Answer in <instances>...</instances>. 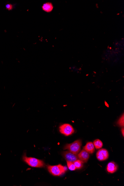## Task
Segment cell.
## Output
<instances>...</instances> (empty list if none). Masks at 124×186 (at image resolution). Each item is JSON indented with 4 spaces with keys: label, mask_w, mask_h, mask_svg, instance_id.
<instances>
[{
    "label": "cell",
    "mask_w": 124,
    "mask_h": 186,
    "mask_svg": "<svg viewBox=\"0 0 124 186\" xmlns=\"http://www.w3.org/2000/svg\"><path fill=\"white\" fill-rule=\"evenodd\" d=\"M77 157L78 159L83 163H86L88 160L90 155L88 152L83 149L79 154H77Z\"/></svg>",
    "instance_id": "obj_7"
},
{
    "label": "cell",
    "mask_w": 124,
    "mask_h": 186,
    "mask_svg": "<svg viewBox=\"0 0 124 186\" xmlns=\"http://www.w3.org/2000/svg\"><path fill=\"white\" fill-rule=\"evenodd\" d=\"M82 142L81 140H78L70 144H67L64 148V150H68L73 154L77 155L80 151Z\"/></svg>",
    "instance_id": "obj_3"
},
{
    "label": "cell",
    "mask_w": 124,
    "mask_h": 186,
    "mask_svg": "<svg viewBox=\"0 0 124 186\" xmlns=\"http://www.w3.org/2000/svg\"><path fill=\"white\" fill-rule=\"evenodd\" d=\"M93 143L94 146L97 149H100L103 147V143L99 139L95 140L93 142Z\"/></svg>",
    "instance_id": "obj_11"
},
{
    "label": "cell",
    "mask_w": 124,
    "mask_h": 186,
    "mask_svg": "<svg viewBox=\"0 0 124 186\" xmlns=\"http://www.w3.org/2000/svg\"><path fill=\"white\" fill-rule=\"evenodd\" d=\"M83 149L87 151L89 154H93L95 151V147L93 143L92 142H89L83 147Z\"/></svg>",
    "instance_id": "obj_9"
},
{
    "label": "cell",
    "mask_w": 124,
    "mask_h": 186,
    "mask_svg": "<svg viewBox=\"0 0 124 186\" xmlns=\"http://www.w3.org/2000/svg\"><path fill=\"white\" fill-rule=\"evenodd\" d=\"M47 168L50 173L55 176L62 175L65 173L67 170L66 167L63 166L61 164L54 166L48 165Z\"/></svg>",
    "instance_id": "obj_1"
},
{
    "label": "cell",
    "mask_w": 124,
    "mask_h": 186,
    "mask_svg": "<svg viewBox=\"0 0 124 186\" xmlns=\"http://www.w3.org/2000/svg\"><path fill=\"white\" fill-rule=\"evenodd\" d=\"M6 9L9 11L12 10L13 9V6L11 4H8L6 5Z\"/></svg>",
    "instance_id": "obj_15"
},
{
    "label": "cell",
    "mask_w": 124,
    "mask_h": 186,
    "mask_svg": "<svg viewBox=\"0 0 124 186\" xmlns=\"http://www.w3.org/2000/svg\"><path fill=\"white\" fill-rule=\"evenodd\" d=\"M67 166L69 169L71 171H75L77 169L76 167L75 166L74 162L67 161Z\"/></svg>",
    "instance_id": "obj_13"
},
{
    "label": "cell",
    "mask_w": 124,
    "mask_h": 186,
    "mask_svg": "<svg viewBox=\"0 0 124 186\" xmlns=\"http://www.w3.org/2000/svg\"><path fill=\"white\" fill-rule=\"evenodd\" d=\"M62 155L67 161L74 162L78 160L77 155L72 153L69 151H65L63 152Z\"/></svg>",
    "instance_id": "obj_5"
},
{
    "label": "cell",
    "mask_w": 124,
    "mask_h": 186,
    "mask_svg": "<svg viewBox=\"0 0 124 186\" xmlns=\"http://www.w3.org/2000/svg\"><path fill=\"white\" fill-rule=\"evenodd\" d=\"M118 166L114 162H109L107 166V170L109 173H113L117 171Z\"/></svg>",
    "instance_id": "obj_8"
},
{
    "label": "cell",
    "mask_w": 124,
    "mask_h": 186,
    "mask_svg": "<svg viewBox=\"0 0 124 186\" xmlns=\"http://www.w3.org/2000/svg\"><path fill=\"white\" fill-rule=\"evenodd\" d=\"M42 9L43 11L47 12H51L53 9V4L50 2L45 3L42 6Z\"/></svg>",
    "instance_id": "obj_10"
},
{
    "label": "cell",
    "mask_w": 124,
    "mask_h": 186,
    "mask_svg": "<svg viewBox=\"0 0 124 186\" xmlns=\"http://www.w3.org/2000/svg\"><path fill=\"white\" fill-rule=\"evenodd\" d=\"M122 133V135H123V136H124V128H122L121 130Z\"/></svg>",
    "instance_id": "obj_16"
},
{
    "label": "cell",
    "mask_w": 124,
    "mask_h": 186,
    "mask_svg": "<svg viewBox=\"0 0 124 186\" xmlns=\"http://www.w3.org/2000/svg\"><path fill=\"white\" fill-rule=\"evenodd\" d=\"M59 131L62 134L68 136L74 133V129L73 127L68 124H64L59 127Z\"/></svg>",
    "instance_id": "obj_4"
},
{
    "label": "cell",
    "mask_w": 124,
    "mask_h": 186,
    "mask_svg": "<svg viewBox=\"0 0 124 186\" xmlns=\"http://www.w3.org/2000/svg\"><path fill=\"white\" fill-rule=\"evenodd\" d=\"M83 162L81 160H80L78 159V160H77L74 162V163L75 165V166L76 167V169H80L82 168L83 166Z\"/></svg>",
    "instance_id": "obj_12"
},
{
    "label": "cell",
    "mask_w": 124,
    "mask_h": 186,
    "mask_svg": "<svg viewBox=\"0 0 124 186\" xmlns=\"http://www.w3.org/2000/svg\"><path fill=\"white\" fill-rule=\"evenodd\" d=\"M117 124L120 127H123L124 126V114L122 115V116L119 119V120L118 121Z\"/></svg>",
    "instance_id": "obj_14"
},
{
    "label": "cell",
    "mask_w": 124,
    "mask_h": 186,
    "mask_svg": "<svg viewBox=\"0 0 124 186\" xmlns=\"http://www.w3.org/2000/svg\"><path fill=\"white\" fill-rule=\"evenodd\" d=\"M109 157V153L106 149H100L96 154L97 158L99 161H103L107 160Z\"/></svg>",
    "instance_id": "obj_6"
},
{
    "label": "cell",
    "mask_w": 124,
    "mask_h": 186,
    "mask_svg": "<svg viewBox=\"0 0 124 186\" xmlns=\"http://www.w3.org/2000/svg\"><path fill=\"white\" fill-rule=\"evenodd\" d=\"M23 160L29 166L34 168H42L45 165L43 160L34 157H28L26 155L23 156Z\"/></svg>",
    "instance_id": "obj_2"
}]
</instances>
